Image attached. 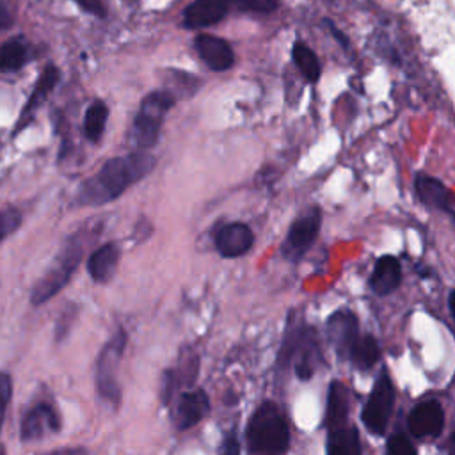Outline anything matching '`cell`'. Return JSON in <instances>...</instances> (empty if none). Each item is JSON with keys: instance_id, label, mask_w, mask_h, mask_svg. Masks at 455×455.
Masks as SVG:
<instances>
[{"instance_id": "cell-3", "label": "cell", "mask_w": 455, "mask_h": 455, "mask_svg": "<svg viewBox=\"0 0 455 455\" xmlns=\"http://www.w3.org/2000/svg\"><path fill=\"white\" fill-rule=\"evenodd\" d=\"M84 256V242L82 236L71 235L60 247L59 254L52 261V265L46 268V272L41 275V279L34 284L30 293V302L34 306H41L43 302L55 297L69 281L76 267L80 265Z\"/></svg>"}, {"instance_id": "cell-16", "label": "cell", "mask_w": 455, "mask_h": 455, "mask_svg": "<svg viewBox=\"0 0 455 455\" xmlns=\"http://www.w3.org/2000/svg\"><path fill=\"white\" fill-rule=\"evenodd\" d=\"M414 187H416V194L418 197L421 199V203L428 208H434V210H439V212H444L448 215H453V199H451V192L450 188L435 180L434 176H428V174H423L419 172L416 176V181H414Z\"/></svg>"}, {"instance_id": "cell-20", "label": "cell", "mask_w": 455, "mask_h": 455, "mask_svg": "<svg viewBox=\"0 0 455 455\" xmlns=\"http://www.w3.org/2000/svg\"><path fill=\"white\" fill-rule=\"evenodd\" d=\"M59 69L55 68V66H46L44 68V71L39 75V78H37V82H36V85H34V89H32V92H30V96H28V101H27V105L23 107V110H21V119H20V124H18V128L20 126H23V123L27 121V117H30L32 116V112L44 101V98L53 91V87L57 85V82H59Z\"/></svg>"}, {"instance_id": "cell-35", "label": "cell", "mask_w": 455, "mask_h": 455, "mask_svg": "<svg viewBox=\"0 0 455 455\" xmlns=\"http://www.w3.org/2000/svg\"><path fill=\"white\" fill-rule=\"evenodd\" d=\"M64 455H87L84 450H71V451H66Z\"/></svg>"}, {"instance_id": "cell-17", "label": "cell", "mask_w": 455, "mask_h": 455, "mask_svg": "<svg viewBox=\"0 0 455 455\" xmlns=\"http://www.w3.org/2000/svg\"><path fill=\"white\" fill-rule=\"evenodd\" d=\"M402 281V267L398 258L391 254H384L375 261L371 277H370V288L375 295H389L393 293Z\"/></svg>"}, {"instance_id": "cell-19", "label": "cell", "mask_w": 455, "mask_h": 455, "mask_svg": "<svg viewBox=\"0 0 455 455\" xmlns=\"http://www.w3.org/2000/svg\"><path fill=\"white\" fill-rule=\"evenodd\" d=\"M327 443L325 455H363L359 432L348 421L332 428H327Z\"/></svg>"}, {"instance_id": "cell-6", "label": "cell", "mask_w": 455, "mask_h": 455, "mask_svg": "<svg viewBox=\"0 0 455 455\" xmlns=\"http://www.w3.org/2000/svg\"><path fill=\"white\" fill-rule=\"evenodd\" d=\"M126 348V332L119 329L101 348L96 363V389L98 395L112 403L117 405L121 398V387L117 380V371L121 364V357Z\"/></svg>"}, {"instance_id": "cell-33", "label": "cell", "mask_w": 455, "mask_h": 455, "mask_svg": "<svg viewBox=\"0 0 455 455\" xmlns=\"http://www.w3.org/2000/svg\"><path fill=\"white\" fill-rule=\"evenodd\" d=\"M327 25H329V27H331V32H332V34H334V36H336V39H338V41H339V44H343V46H347V43H348V41H347V37H345V36H343V34H339V30H338V28H336V27H334V25H332V23H331V21H327Z\"/></svg>"}, {"instance_id": "cell-32", "label": "cell", "mask_w": 455, "mask_h": 455, "mask_svg": "<svg viewBox=\"0 0 455 455\" xmlns=\"http://www.w3.org/2000/svg\"><path fill=\"white\" fill-rule=\"evenodd\" d=\"M11 25H12V12H11L9 5L4 0H0V30L7 28Z\"/></svg>"}, {"instance_id": "cell-22", "label": "cell", "mask_w": 455, "mask_h": 455, "mask_svg": "<svg viewBox=\"0 0 455 455\" xmlns=\"http://www.w3.org/2000/svg\"><path fill=\"white\" fill-rule=\"evenodd\" d=\"M379 357H380V348L377 339L371 334H359L347 354V359L357 370H370L379 361Z\"/></svg>"}, {"instance_id": "cell-10", "label": "cell", "mask_w": 455, "mask_h": 455, "mask_svg": "<svg viewBox=\"0 0 455 455\" xmlns=\"http://www.w3.org/2000/svg\"><path fill=\"white\" fill-rule=\"evenodd\" d=\"M409 430L414 437H439L444 430V411L437 400H423L414 405L407 419Z\"/></svg>"}, {"instance_id": "cell-27", "label": "cell", "mask_w": 455, "mask_h": 455, "mask_svg": "<svg viewBox=\"0 0 455 455\" xmlns=\"http://www.w3.org/2000/svg\"><path fill=\"white\" fill-rule=\"evenodd\" d=\"M386 455H418V451L405 434H393L387 439Z\"/></svg>"}, {"instance_id": "cell-11", "label": "cell", "mask_w": 455, "mask_h": 455, "mask_svg": "<svg viewBox=\"0 0 455 455\" xmlns=\"http://www.w3.org/2000/svg\"><path fill=\"white\" fill-rule=\"evenodd\" d=\"M60 430V418L53 405L50 403H37L21 419L20 425V437L21 441H36L48 434H55Z\"/></svg>"}, {"instance_id": "cell-25", "label": "cell", "mask_w": 455, "mask_h": 455, "mask_svg": "<svg viewBox=\"0 0 455 455\" xmlns=\"http://www.w3.org/2000/svg\"><path fill=\"white\" fill-rule=\"evenodd\" d=\"M291 57H293V62L295 66L300 69V73L304 75L306 80L309 82H316L318 76H320V62H318V57L316 53L306 46L304 43L297 41L291 48Z\"/></svg>"}, {"instance_id": "cell-24", "label": "cell", "mask_w": 455, "mask_h": 455, "mask_svg": "<svg viewBox=\"0 0 455 455\" xmlns=\"http://www.w3.org/2000/svg\"><path fill=\"white\" fill-rule=\"evenodd\" d=\"M27 59L28 50L21 39H9L0 44V71H16Z\"/></svg>"}, {"instance_id": "cell-1", "label": "cell", "mask_w": 455, "mask_h": 455, "mask_svg": "<svg viewBox=\"0 0 455 455\" xmlns=\"http://www.w3.org/2000/svg\"><path fill=\"white\" fill-rule=\"evenodd\" d=\"M155 164V156L144 151L107 160L96 174L80 185L76 194L78 204L100 206L117 199L128 187L148 176Z\"/></svg>"}, {"instance_id": "cell-13", "label": "cell", "mask_w": 455, "mask_h": 455, "mask_svg": "<svg viewBox=\"0 0 455 455\" xmlns=\"http://www.w3.org/2000/svg\"><path fill=\"white\" fill-rule=\"evenodd\" d=\"M254 243L252 229L243 222H229L215 235V247L224 258H238Z\"/></svg>"}, {"instance_id": "cell-30", "label": "cell", "mask_w": 455, "mask_h": 455, "mask_svg": "<svg viewBox=\"0 0 455 455\" xmlns=\"http://www.w3.org/2000/svg\"><path fill=\"white\" fill-rule=\"evenodd\" d=\"M84 11L98 16V18H105L107 16V9L103 5L101 0H75Z\"/></svg>"}, {"instance_id": "cell-12", "label": "cell", "mask_w": 455, "mask_h": 455, "mask_svg": "<svg viewBox=\"0 0 455 455\" xmlns=\"http://www.w3.org/2000/svg\"><path fill=\"white\" fill-rule=\"evenodd\" d=\"M210 412V398L203 389L183 391L172 409V421L178 430H188Z\"/></svg>"}, {"instance_id": "cell-29", "label": "cell", "mask_w": 455, "mask_h": 455, "mask_svg": "<svg viewBox=\"0 0 455 455\" xmlns=\"http://www.w3.org/2000/svg\"><path fill=\"white\" fill-rule=\"evenodd\" d=\"M11 395H12V380L7 373L0 371V428H2V423L5 418L7 405L11 402Z\"/></svg>"}, {"instance_id": "cell-15", "label": "cell", "mask_w": 455, "mask_h": 455, "mask_svg": "<svg viewBox=\"0 0 455 455\" xmlns=\"http://www.w3.org/2000/svg\"><path fill=\"white\" fill-rule=\"evenodd\" d=\"M228 0H194L183 11V27L196 30L219 23L228 12Z\"/></svg>"}, {"instance_id": "cell-14", "label": "cell", "mask_w": 455, "mask_h": 455, "mask_svg": "<svg viewBox=\"0 0 455 455\" xmlns=\"http://www.w3.org/2000/svg\"><path fill=\"white\" fill-rule=\"evenodd\" d=\"M196 50L212 71H228L235 62L231 44L212 34H199L196 37Z\"/></svg>"}, {"instance_id": "cell-36", "label": "cell", "mask_w": 455, "mask_h": 455, "mask_svg": "<svg viewBox=\"0 0 455 455\" xmlns=\"http://www.w3.org/2000/svg\"><path fill=\"white\" fill-rule=\"evenodd\" d=\"M0 455H5V450L0 446Z\"/></svg>"}, {"instance_id": "cell-21", "label": "cell", "mask_w": 455, "mask_h": 455, "mask_svg": "<svg viewBox=\"0 0 455 455\" xmlns=\"http://www.w3.org/2000/svg\"><path fill=\"white\" fill-rule=\"evenodd\" d=\"M348 421V393L347 387L334 380L327 391V407H325V425L327 428L343 425Z\"/></svg>"}, {"instance_id": "cell-31", "label": "cell", "mask_w": 455, "mask_h": 455, "mask_svg": "<svg viewBox=\"0 0 455 455\" xmlns=\"http://www.w3.org/2000/svg\"><path fill=\"white\" fill-rule=\"evenodd\" d=\"M240 453V443L238 439L231 434L224 439L222 446H220V455H238Z\"/></svg>"}, {"instance_id": "cell-4", "label": "cell", "mask_w": 455, "mask_h": 455, "mask_svg": "<svg viewBox=\"0 0 455 455\" xmlns=\"http://www.w3.org/2000/svg\"><path fill=\"white\" fill-rule=\"evenodd\" d=\"M279 366L293 363L295 375L300 380H309L322 364V348L315 327L300 325L295 331H286L277 359Z\"/></svg>"}, {"instance_id": "cell-5", "label": "cell", "mask_w": 455, "mask_h": 455, "mask_svg": "<svg viewBox=\"0 0 455 455\" xmlns=\"http://www.w3.org/2000/svg\"><path fill=\"white\" fill-rule=\"evenodd\" d=\"M172 105L174 96L169 91H153L140 101L130 133L139 149H148L156 144L164 117Z\"/></svg>"}, {"instance_id": "cell-26", "label": "cell", "mask_w": 455, "mask_h": 455, "mask_svg": "<svg viewBox=\"0 0 455 455\" xmlns=\"http://www.w3.org/2000/svg\"><path fill=\"white\" fill-rule=\"evenodd\" d=\"M228 5H233L238 11L245 12H274L279 7V0H228Z\"/></svg>"}, {"instance_id": "cell-34", "label": "cell", "mask_w": 455, "mask_h": 455, "mask_svg": "<svg viewBox=\"0 0 455 455\" xmlns=\"http://www.w3.org/2000/svg\"><path fill=\"white\" fill-rule=\"evenodd\" d=\"M448 311H450V316L453 320V290H450V293H448Z\"/></svg>"}, {"instance_id": "cell-2", "label": "cell", "mask_w": 455, "mask_h": 455, "mask_svg": "<svg viewBox=\"0 0 455 455\" xmlns=\"http://www.w3.org/2000/svg\"><path fill=\"white\" fill-rule=\"evenodd\" d=\"M245 441L251 455H283L290 444L284 412L274 402H263L247 423Z\"/></svg>"}, {"instance_id": "cell-8", "label": "cell", "mask_w": 455, "mask_h": 455, "mask_svg": "<svg viewBox=\"0 0 455 455\" xmlns=\"http://www.w3.org/2000/svg\"><path fill=\"white\" fill-rule=\"evenodd\" d=\"M322 224V212L318 206L307 208L304 213H300L290 226L288 235L283 242V256L290 259L291 263H297L311 247L315 242Z\"/></svg>"}, {"instance_id": "cell-28", "label": "cell", "mask_w": 455, "mask_h": 455, "mask_svg": "<svg viewBox=\"0 0 455 455\" xmlns=\"http://www.w3.org/2000/svg\"><path fill=\"white\" fill-rule=\"evenodd\" d=\"M20 224H21V215H20L18 210H12V208L2 210L0 212V243L9 235H12L18 229Z\"/></svg>"}, {"instance_id": "cell-23", "label": "cell", "mask_w": 455, "mask_h": 455, "mask_svg": "<svg viewBox=\"0 0 455 455\" xmlns=\"http://www.w3.org/2000/svg\"><path fill=\"white\" fill-rule=\"evenodd\" d=\"M107 117H108V107L101 100L92 101L89 105V108L85 110L84 133L91 142H96L101 139L105 124H107Z\"/></svg>"}, {"instance_id": "cell-18", "label": "cell", "mask_w": 455, "mask_h": 455, "mask_svg": "<svg viewBox=\"0 0 455 455\" xmlns=\"http://www.w3.org/2000/svg\"><path fill=\"white\" fill-rule=\"evenodd\" d=\"M119 245L114 242H108L96 249L91 258L87 259V272L92 277L94 283H107L116 272V267L119 263Z\"/></svg>"}, {"instance_id": "cell-9", "label": "cell", "mask_w": 455, "mask_h": 455, "mask_svg": "<svg viewBox=\"0 0 455 455\" xmlns=\"http://www.w3.org/2000/svg\"><path fill=\"white\" fill-rule=\"evenodd\" d=\"M325 332L331 347L336 350L338 357L347 359V354L359 336L357 316L348 309L334 311L325 323Z\"/></svg>"}, {"instance_id": "cell-7", "label": "cell", "mask_w": 455, "mask_h": 455, "mask_svg": "<svg viewBox=\"0 0 455 455\" xmlns=\"http://www.w3.org/2000/svg\"><path fill=\"white\" fill-rule=\"evenodd\" d=\"M395 400H396V391H395L393 380L387 370L382 368L361 412V419L371 434L382 435L386 432L393 407H395Z\"/></svg>"}]
</instances>
